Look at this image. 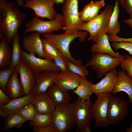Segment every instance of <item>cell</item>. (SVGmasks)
Listing matches in <instances>:
<instances>
[{
    "mask_svg": "<svg viewBox=\"0 0 132 132\" xmlns=\"http://www.w3.org/2000/svg\"><path fill=\"white\" fill-rule=\"evenodd\" d=\"M52 121V114L37 113L29 123L33 127H44L51 125Z\"/></svg>",
    "mask_w": 132,
    "mask_h": 132,
    "instance_id": "f546056e",
    "label": "cell"
},
{
    "mask_svg": "<svg viewBox=\"0 0 132 132\" xmlns=\"http://www.w3.org/2000/svg\"><path fill=\"white\" fill-rule=\"evenodd\" d=\"M111 93L105 92L96 95V100L91 109L92 118L96 127H108L110 124L107 118L108 105Z\"/></svg>",
    "mask_w": 132,
    "mask_h": 132,
    "instance_id": "9c48e42d",
    "label": "cell"
},
{
    "mask_svg": "<svg viewBox=\"0 0 132 132\" xmlns=\"http://www.w3.org/2000/svg\"><path fill=\"white\" fill-rule=\"evenodd\" d=\"M120 65L122 69L126 71L127 75L132 78V56L129 54L126 55Z\"/></svg>",
    "mask_w": 132,
    "mask_h": 132,
    "instance_id": "836d02e7",
    "label": "cell"
},
{
    "mask_svg": "<svg viewBox=\"0 0 132 132\" xmlns=\"http://www.w3.org/2000/svg\"><path fill=\"white\" fill-rule=\"evenodd\" d=\"M63 55L67 65L68 71L79 75L83 77H86L88 75L89 72L84 66H77L72 62L66 56Z\"/></svg>",
    "mask_w": 132,
    "mask_h": 132,
    "instance_id": "4dcf8cb0",
    "label": "cell"
},
{
    "mask_svg": "<svg viewBox=\"0 0 132 132\" xmlns=\"http://www.w3.org/2000/svg\"><path fill=\"white\" fill-rule=\"evenodd\" d=\"M119 0H115V5L113 7V11L110 18L106 33L108 35L117 34L119 33L121 25L118 21L120 13L119 8Z\"/></svg>",
    "mask_w": 132,
    "mask_h": 132,
    "instance_id": "484cf974",
    "label": "cell"
},
{
    "mask_svg": "<svg viewBox=\"0 0 132 132\" xmlns=\"http://www.w3.org/2000/svg\"><path fill=\"white\" fill-rule=\"evenodd\" d=\"M127 102L121 98L111 96L109 101L107 118L109 124L117 123L125 119L128 113Z\"/></svg>",
    "mask_w": 132,
    "mask_h": 132,
    "instance_id": "8fae6325",
    "label": "cell"
},
{
    "mask_svg": "<svg viewBox=\"0 0 132 132\" xmlns=\"http://www.w3.org/2000/svg\"><path fill=\"white\" fill-rule=\"evenodd\" d=\"M126 132H132V123L131 124V126L128 128L126 130Z\"/></svg>",
    "mask_w": 132,
    "mask_h": 132,
    "instance_id": "bcb514c9",
    "label": "cell"
},
{
    "mask_svg": "<svg viewBox=\"0 0 132 132\" xmlns=\"http://www.w3.org/2000/svg\"><path fill=\"white\" fill-rule=\"evenodd\" d=\"M15 5L13 1L0 0V39L11 44L25 16Z\"/></svg>",
    "mask_w": 132,
    "mask_h": 132,
    "instance_id": "6da1fadb",
    "label": "cell"
},
{
    "mask_svg": "<svg viewBox=\"0 0 132 132\" xmlns=\"http://www.w3.org/2000/svg\"><path fill=\"white\" fill-rule=\"evenodd\" d=\"M41 34L36 32L24 37L22 39L24 49L28 53H34L39 57L44 58Z\"/></svg>",
    "mask_w": 132,
    "mask_h": 132,
    "instance_id": "ac0fdd59",
    "label": "cell"
},
{
    "mask_svg": "<svg viewBox=\"0 0 132 132\" xmlns=\"http://www.w3.org/2000/svg\"><path fill=\"white\" fill-rule=\"evenodd\" d=\"M18 113L20 114L26 121H32L38 113L35 107L32 103L23 107Z\"/></svg>",
    "mask_w": 132,
    "mask_h": 132,
    "instance_id": "1f68e13d",
    "label": "cell"
},
{
    "mask_svg": "<svg viewBox=\"0 0 132 132\" xmlns=\"http://www.w3.org/2000/svg\"><path fill=\"white\" fill-rule=\"evenodd\" d=\"M44 58L54 61L62 55L59 50L45 38L41 39Z\"/></svg>",
    "mask_w": 132,
    "mask_h": 132,
    "instance_id": "f1b7e54d",
    "label": "cell"
},
{
    "mask_svg": "<svg viewBox=\"0 0 132 132\" xmlns=\"http://www.w3.org/2000/svg\"><path fill=\"white\" fill-rule=\"evenodd\" d=\"M123 9L129 15V19H132V0H123Z\"/></svg>",
    "mask_w": 132,
    "mask_h": 132,
    "instance_id": "60d3db41",
    "label": "cell"
},
{
    "mask_svg": "<svg viewBox=\"0 0 132 132\" xmlns=\"http://www.w3.org/2000/svg\"><path fill=\"white\" fill-rule=\"evenodd\" d=\"M73 103L75 124L77 132H90L92 118L91 109L93 103L90 99L83 100L77 97Z\"/></svg>",
    "mask_w": 132,
    "mask_h": 132,
    "instance_id": "8992f818",
    "label": "cell"
},
{
    "mask_svg": "<svg viewBox=\"0 0 132 132\" xmlns=\"http://www.w3.org/2000/svg\"><path fill=\"white\" fill-rule=\"evenodd\" d=\"M109 41V35L106 33L102 34L99 37L96 43L91 46V51L98 54H107L114 58L122 56L119 53H116L112 49Z\"/></svg>",
    "mask_w": 132,
    "mask_h": 132,
    "instance_id": "ffe728a7",
    "label": "cell"
},
{
    "mask_svg": "<svg viewBox=\"0 0 132 132\" xmlns=\"http://www.w3.org/2000/svg\"><path fill=\"white\" fill-rule=\"evenodd\" d=\"M35 54L33 53H28L22 50L21 52V60L33 73L51 70L61 71V69L54 61L38 57Z\"/></svg>",
    "mask_w": 132,
    "mask_h": 132,
    "instance_id": "30bf717a",
    "label": "cell"
},
{
    "mask_svg": "<svg viewBox=\"0 0 132 132\" xmlns=\"http://www.w3.org/2000/svg\"><path fill=\"white\" fill-rule=\"evenodd\" d=\"M89 33L87 31H80L70 33L64 32L60 34H53L42 35L44 38L55 46L60 51L62 55L68 58L71 61L78 66L83 65L80 59H74L71 54L69 50L70 43L75 39H78L81 42H83Z\"/></svg>",
    "mask_w": 132,
    "mask_h": 132,
    "instance_id": "7a4b0ae2",
    "label": "cell"
},
{
    "mask_svg": "<svg viewBox=\"0 0 132 132\" xmlns=\"http://www.w3.org/2000/svg\"><path fill=\"white\" fill-rule=\"evenodd\" d=\"M17 1V5L22 6L24 3V0H15Z\"/></svg>",
    "mask_w": 132,
    "mask_h": 132,
    "instance_id": "f6af8a7d",
    "label": "cell"
},
{
    "mask_svg": "<svg viewBox=\"0 0 132 132\" xmlns=\"http://www.w3.org/2000/svg\"><path fill=\"white\" fill-rule=\"evenodd\" d=\"M52 0H25V7L32 10L35 15L42 18L53 19L57 13Z\"/></svg>",
    "mask_w": 132,
    "mask_h": 132,
    "instance_id": "7c38bea8",
    "label": "cell"
},
{
    "mask_svg": "<svg viewBox=\"0 0 132 132\" xmlns=\"http://www.w3.org/2000/svg\"><path fill=\"white\" fill-rule=\"evenodd\" d=\"M52 123L57 132L71 131L75 124L73 103L69 102L55 107L52 114Z\"/></svg>",
    "mask_w": 132,
    "mask_h": 132,
    "instance_id": "52a82bcc",
    "label": "cell"
},
{
    "mask_svg": "<svg viewBox=\"0 0 132 132\" xmlns=\"http://www.w3.org/2000/svg\"><path fill=\"white\" fill-rule=\"evenodd\" d=\"M45 93L52 101L55 107L69 102L72 99L68 92L62 91L55 83L48 88Z\"/></svg>",
    "mask_w": 132,
    "mask_h": 132,
    "instance_id": "44dd1931",
    "label": "cell"
},
{
    "mask_svg": "<svg viewBox=\"0 0 132 132\" xmlns=\"http://www.w3.org/2000/svg\"><path fill=\"white\" fill-rule=\"evenodd\" d=\"M113 7L112 5H107L100 14L84 22L79 27L78 31L88 32L89 34L88 40L96 43L100 36L106 33L110 18L113 11Z\"/></svg>",
    "mask_w": 132,
    "mask_h": 132,
    "instance_id": "3957f363",
    "label": "cell"
},
{
    "mask_svg": "<svg viewBox=\"0 0 132 132\" xmlns=\"http://www.w3.org/2000/svg\"><path fill=\"white\" fill-rule=\"evenodd\" d=\"M93 1H91L85 6L82 10L79 12L80 18L83 22H86L89 20Z\"/></svg>",
    "mask_w": 132,
    "mask_h": 132,
    "instance_id": "8d00e7d4",
    "label": "cell"
},
{
    "mask_svg": "<svg viewBox=\"0 0 132 132\" xmlns=\"http://www.w3.org/2000/svg\"><path fill=\"white\" fill-rule=\"evenodd\" d=\"M125 55L114 58L107 54H98L93 53L91 59L84 66L86 67H90L96 72L98 79L101 78L107 72L120 65Z\"/></svg>",
    "mask_w": 132,
    "mask_h": 132,
    "instance_id": "277c9868",
    "label": "cell"
},
{
    "mask_svg": "<svg viewBox=\"0 0 132 132\" xmlns=\"http://www.w3.org/2000/svg\"><path fill=\"white\" fill-rule=\"evenodd\" d=\"M15 70L19 75L24 96L32 93L35 84V77L33 72L21 60L15 68Z\"/></svg>",
    "mask_w": 132,
    "mask_h": 132,
    "instance_id": "5bb4252c",
    "label": "cell"
},
{
    "mask_svg": "<svg viewBox=\"0 0 132 132\" xmlns=\"http://www.w3.org/2000/svg\"><path fill=\"white\" fill-rule=\"evenodd\" d=\"M12 52L11 64L9 67L15 68L21 60L22 49L20 43V38L18 32L15 35L12 43Z\"/></svg>",
    "mask_w": 132,
    "mask_h": 132,
    "instance_id": "83f0119b",
    "label": "cell"
},
{
    "mask_svg": "<svg viewBox=\"0 0 132 132\" xmlns=\"http://www.w3.org/2000/svg\"><path fill=\"white\" fill-rule=\"evenodd\" d=\"M25 26L23 35L33 31L38 32L41 35L51 34L54 31L63 29L64 25L63 15L57 13L53 19L49 21L42 20L35 15L26 23Z\"/></svg>",
    "mask_w": 132,
    "mask_h": 132,
    "instance_id": "5b68a950",
    "label": "cell"
},
{
    "mask_svg": "<svg viewBox=\"0 0 132 132\" xmlns=\"http://www.w3.org/2000/svg\"><path fill=\"white\" fill-rule=\"evenodd\" d=\"M62 8L64 32L70 33L78 31L84 22L80 19L78 11V0H64Z\"/></svg>",
    "mask_w": 132,
    "mask_h": 132,
    "instance_id": "ba28073f",
    "label": "cell"
},
{
    "mask_svg": "<svg viewBox=\"0 0 132 132\" xmlns=\"http://www.w3.org/2000/svg\"><path fill=\"white\" fill-rule=\"evenodd\" d=\"M122 91L128 95L129 102L132 104V78L123 69L118 72L117 81L112 93L115 95Z\"/></svg>",
    "mask_w": 132,
    "mask_h": 132,
    "instance_id": "d6986e66",
    "label": "cell"
},
{
    "mask_svg": "<svg viewBox=\"0 0 132 132\" xmlns=\"http://www.w3.org/2000/svg\"><path fill=\"white\" fill-rule=\"evenodd\" d=\"M92 82L88 80L86 77H82L77 87L71 91L77 95L80 99L88 100L93 93L91 89Z\"/></svg>",
    "mask_w": 132,
    "mask_h": 132,
    "instance_id": "d4e9b609",
    "label": "cell"
},
{
    "mask_svg": "<svg viewBox=\"0 0 132 132\" xmlns=\"http://www.w3.org/2000/svg\"><path fill=\"white\" fill-rule=\"evenodd\" d=\"M123 22H125L129 25L130 28L132 29V19H129L123 20Z\"/></svg>",
    "mask_w": 132,
    "mask_h": 132,
    "instance_id": "7bdbcfd3",
    "label": "cell"
},
{
    "mask_svg": "<svg viewBox=\"0 0 132 132\" xmlns=\"http://www.w3.org/2000/svg\"><path fill=\"white\" fill-rule=\"evenodd\" d=\"M82 77L71 71L59 72L55 82L63 91L68 92L78 86Z\"/></svg>",
    "mask_w": 132,
    "mask_h": 132,
    "instance_id": "2e32d148",
    "label": "cell"
},
{
    "mask_svg": "<svg viewBox=\"0 0 132 132\" xmlns=\"http://www.w3.org/2000/svg\"><path fill=\"white\" fill-rule=\"evenodd\" d=\"M26 121L18 113L9 115L5 117L2 132L15 127L17 129L22 128L23 124Z\"/></svg>",
    "mask_w": 132,
    "mask_h": 132,
    "instance_id": "4316f807",
    "label": "cell"
},
{
    "mask_svg": "<svg viewBox=\"0 0 132 132\" xmlns=\"http://www.w3.org/2000/svg\"><path fill=\"white\" fill-rule=\"evenodd\" d=\"M59 72L51 70L33 73L35 77V84L32 92L35 96L45 93L48 88L55 82Z\"/></svg>",
    "mask_w": 132,
    "mask_h": 132,
    "instance_id": "4fadbf2b",
    "label": "cell"
},
{
    "mask_svg": "<svg viewBox=\"0 0 132 132\" xmlns=\"http://www.w3.org/2000/svg\"><path fill=\"white\" fill-rule=\"evenodd\" d=\"M33 131L35 132H57V130L52 123L50 125L45 127H33Z\"/></svg>",
    "mask_w": 132,
    "mask_h": 132,
    "instance_id": "f35d334b",
    "label": "cell"
},
{
    "mask_svg": "<svg viewBox=\"0 0 132 132\" xmlns=\"http://www.w3.org/2000/svg\"><path fill=\"white\" fill-rule=\"evenodd\" d=\"M9 43L3 39L0 41V70L9 67L11 61L12 50Z\"/></svg>",
    "mask_w": 132,
    "mask_h": 132,
    "instance_id": "cb8c5ba5",
    "label": "cell"
},
{
    "mask_svg": "<svg viewBox=\"0 0 132 132\" xmlns=\"http://www.w3.org/2000/svg\"><path fill=\"white\" fill-rule=\"evenodd\" d=\"M111 46L115 51H117L120 49L127 51L130 55H132V43L127 42H112Z\"/></svg>",
    "mask_w": 132,
    "mask_h": 132,
    "instance_id": "e575fe53",
    "label": "cell"
},
{
    "mask_svg": "<svg viewBox=\"0 0 132 132\" xmlns=\"http://www.w3.org/2000/svg\"><path fill=\"white\" fill-rule=\"evenodd\" d=\"M120 5L121 6L122 8L123 9V0H120Z\"/></svg>",
    "mask_w": 132,
    "mask_h": 132,
    "instance_id": "7dc6e473",
    "label": "cell"
},
{
    "mask_svg": "<svg viewBox=\"0 0 132 132\" xmlns=\"http://www.w3.org/2000/svg\"><path fill=\"white\" fill-rule=\"evenodd\" d=\"M15 69L9 67L0 70V89L5 93L6 84Z\"/></svg>",
    "mask_w": 132,
    "mask_h": 132,
    "instance_id": "d6a6232c",
    "label": "cell"
},
{
    "mask_svg": "<svg viewBox=\"0 0 132 132\" xmlns=\"http://www.w3.org/2000/svg\"><path fill=\"white\" fill-rule=\"evenodd\" d=\"M15 69L10 77L6 86V94L11 100L24 96L23 89Z\"/></svg>",
    "mask_w": 132,
    "mask_h": 132,
    "instance_id": "603a6c76",
    "label": "cell"
},
{
    "mask_svg": "<svg viewBox=\"0 0 132 132\" xmlns=\"http://www.w3.org/2000/svg\"><path fill=\"white\" fill-rule=\"evenodd\" d=\"M54 61L57 66L61 69V72L68 71L67 65L63 55L55 58Z\"/></svg>",
    "mask_w": 132,
    "mask_h": 132,
    "instance_id": "74e56055",
    "label": "cell"
},
{
    "mask_svg": "<svg viewBox=\"0 0 132 132\" xmlns=\"http://www.w3.org/2000/svg\"><path fill=\"white\" fill-rule=\"evenodd\" d=\"M109 40L112 42H127L132 43V37L128 38H124L120 37L116 34L109 35Z\"/></svg>",
    "mask_w": 132,
    "mask_h": 132,
    "instance_id": "ab89813d",
    "label": "cell"
},
{
    "mask_svg": "<svg viewBox=\"0 0 132 132\" xmlns=\"http://www.w3.org/2000/svg\"><path fill=\"white\" fill-rule=\"evenodd\" d=\"M31 103L38 113L52 114L55 108L53 102L45 93L36 96Z\"/></svg>",
    "mask_w": 132,
    "mask_h": 132,
    "instance_id": "7402d4cb",
    "label": "cell"
},
{
    "mask_svg": "<svg viewBox=\"0 0 132 132\" xmlns=\"http://www.w3.org/2000/svg\"><path fill=\"white\" fill-rule=\"evenodd\" d=\"M118 72L115 68L105 74V76L98 83L92 84L91 89L96 95L105 92L112 93L117 81Z\"/></svg>",
    "mask_w": 132,
    "mask_h": 132,
    "instance_id": "e0dca14e",
    "label": "cell"
},
{
    "mask_svg": "<svg viewBox=\"0 0 132 132\" xmlns=\"http://www.w3.org/2000/svg\"><path fill=\"white\" fill-rule=\"evenodd\" d=\"M54 4H56L57 5L59 3H63L64 0H52Z\"/></svg>",
    "mask_w": 132,
    "mask_h": 132,
    "instance_id": "ee69618b",
    "label": "cell"
},
{
    "mask_svg": "<svg viewBox=\"0 0 132 132\" xmlns=\"http://www.w3.org/2000/svg\"><path fill=\"white\" fill-rule=\"evenodd\" d=\"M6 94L0 89V104H6L11 100V99Z\"/></svg>",
    "mask_w": 132,
    "mask_h": 132,
    "instance_id": "b9f144b4",
    "label": "cell"
},
{
    "mask_svg": "<svg viewBox=\"0 0 132 132\" xmlns=\"http://www.w3.org/2000/svg\"><path fill=\"white\" fill-rule=\"evenodd\" d=\"M105 5L104 0L93 1L91 8L90 16L89 20L97 17L100 10Z\"/></svg>",
    "mask_w": 132,
    "mask_h": 132,
    "instance_id": "d590c367",
    "label": "cell"
},
{
    "mask_svg": "<svg viewBox=\"0 0 132 132\" xmlns=\"http://www.w3.org/2000/svg\"><path fill=\"white\" fill-rule=\"evenodd\" d=\"M35 95L32 92L23 97L11 100L8 104H0V114L3 117L18 113L25 105L31 103Z\"/></svg>",
    "mask_w": 132,
    "mask_h": 132,
    "instance_id": "9a60e30c",
    "label": "cell"
}]
</instances>
